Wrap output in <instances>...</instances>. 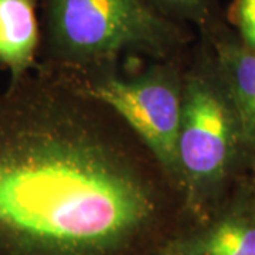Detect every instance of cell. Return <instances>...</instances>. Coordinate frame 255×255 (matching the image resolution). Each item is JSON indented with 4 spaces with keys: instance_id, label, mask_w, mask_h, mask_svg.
I'll return each instance as SVG.
<instances>
[{
    "instance_id": "cell-1",
    "label": "cell",
    "mask_w": 255,
    "mask_h": 255,
    "mask_svg": "<svg viewBox=\"0 0 255 255\" xmlns=\"http://www.w3.org/2000/svg\"><path fill=\"white\" fill-rule=\"evenodd\" d=\"M180 194L100 101L36 74L0 92V255H157Z\"/></svg>"
},
{
    "instance_id": "cell-2",
    "label": "cell",
    "mask_w": 255,
    "mask_h": 255,
    "mask_svg": "<svg viewBox=\"0 0 255 255\" xmlns=\"http://www.w3.org/2000/svg\"><path fill=\"white\" fill-rule=\"evenodd\" d=\"M254 160L213 50L197 36L186 57L176 143L183 227L207 219Z\"/></svg>"
},
{
    "instance_id": "cell-3",
    "label": "cell",
    "mask_w": 255,
    "mask_h": 255,
    "mask_svg": "<svg viewBox=\"0 0 255 255\" xmlns=\"http://www.w3.org/2000/svg\"><path fill=\"white\" fill-rule=\"evenodd\" d=\"M41 61L48 73H82L118 65L122 55L166 60L184 55L197 34L140 0H38Z\"/></svg>"
},
{
    "instance_id": "cell-4",
    "label": "cell",
    "mask_w": 255,
    "mask_h": 255,
    "mask_svg": "<svg viewBox=\"0 0 255 255\" xmlns=\"http://www.w3.org/2000/svg\"><path fill=\"white\" fill-rule=\"evenodd\" d=\"M187 53L166 60H152L135 74H122L118 65L82 73L40 71L114 111L152 152L177 189L176 143Z\"/></svg>"
},
{
    "instance_id": "cell-5",
    "label": "cell",
    "mask_w": 255,
    "mask_h": 255,
    "mask_svg": "<svg viewBox=\"0 0 255 255\" xmlns=\"http://www.w3.org/2000/svg\"><path fill=\"white\" fill-rule=\"evenodd\" d=\"M170 243L186 255H255V183L250 173L207 219L183 227Z\"/></svg>"
},
{
    "instance_id": "cell-6",
    "label": "cell",
    "mask_w": 255,
    "mask_h": 255,
    "mask_svg": "<svg viewBox=\"0 0 255 255\" xmlns=\"http://www.w3.org/2000/svg\"><path fill=\"white\" fill-rule=\"evenodd\" d=\"M197 36L207 40L213 50L255 159V51L230 27L226 14Z\"/></svg>"
},
{
    "instance_id": "cell-7",
    "label": "cell",
    "mask_w": 255,
    "mask_h": 255,
    "mask_svg": "<svg viewBox=\"0 0 255 255\" xmlns=\"http://www.w3.org/2000/svg\"><path fill=\"white\" fill-rule=\"evenodd\" d=\"M41 48L38 0H0V68L18 81L33 70Z\"/></svg>"
},
{
    "instance_id": "cell-8",
    "label": "cell",
    "mask_w": 255,
    "mask_h": 255,
    "mask_svg": "<svg viewBox=\"0 0 255 255\" xmlns=\"http://www.w3.org/2000/svg\"><path fill=\"white\" fill-rule=\"evenodd\" d=\"M159 16L189 26L199 33L224 16L217 0H140Z\"/></svg>"
},
{
    "instance_id": "cell-9",
    "label": "cell",
    "mask_w": 255,
    "mask_h": 255,
    "mask_svg": "<svg viewBox=\"0 0 255 255\" xmlns=\"http://www.w3.org/2000/svg\"><path fill=\"white\" fill-rule=\"evenodd\" d=\"M224 14L241 41L255 51V0H233Z\"/></svg>"
},
{
    "instance_id": "cell-10",
    "label": "cell",
    "mask_w": 255,
    "mask_h": 255,
    "mask_svg": "<svg viewBox=\"0 0 255 255\" xmlns=\"http://www.w3.org/2000/svg\"><path fill=\"white\" fill-rule=\"evenodd\" d=\"M157 255H186V254H184V253H182L179 248H176V247H174L173 244L169 241V243H167V244H166V246H164L163 248L160 250V253H159Z\"/></svg>"
},
{
    "instance_id": "cell-11",
    "label": "cell",
    "mask_w": 255,
    "mask_h": 255,
    "mask_svg": "<svg viewBox=\"0 0 255 255\" xmlns=\"http://www.w3.org/2000/svg\"><path fill=\"white\" fill-rule=\"evenodd\" d=\"M250 176H251L253 182L255 183V160H254V164H253V167H251V172H250Z\"/></svg>"
}]
</instances>
